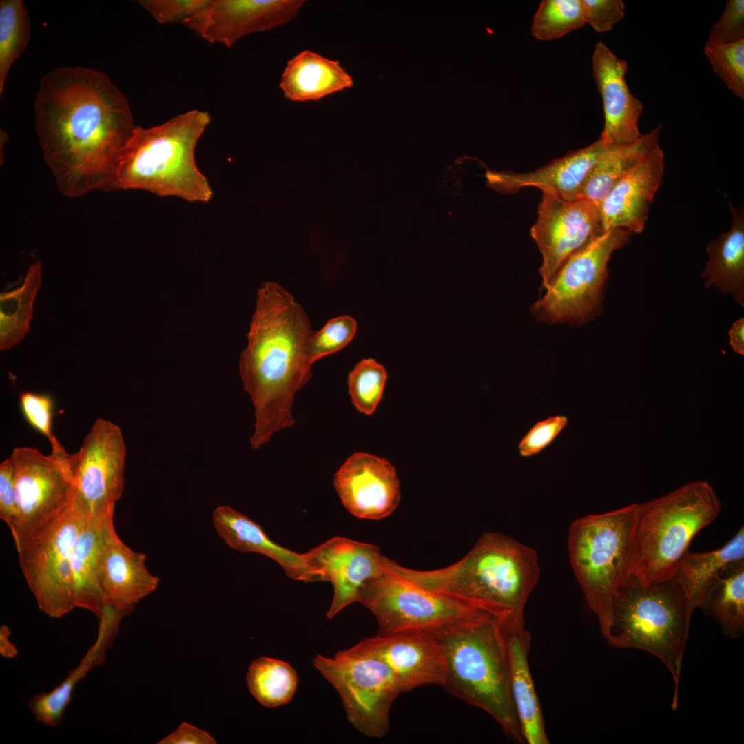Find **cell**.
<instances>
[{"instance_id":"6da1fadb","label":"cell","mask_w":744,"mask_h":744,"mask_svg":"<svg viewBox=\"0 0 744 744\" xmlns=\"http://www.w3.org/2000/svg\"><path fill=\"white\" fill-rule=\"evenodd\" d=\"M34 110L44 160L63 195L119 189L120 158L137 125L107 74L83 66L54 68L40 81Z\"/></svg>"},{"instance_id":"7a4b0ae2","label":"cell","mask_w":744,"mask_h":744,"mask_svg":"<svg viewBox=\"0 0 744 744\" xmlns=\"http://www.w3.org/2000/svg\"><path fill=\"white\" fill-rule=\"evenodd\" d=\"M242 352L239 370L254 407L252 448L258 449L278 431L294 424L295 393L311 376L307 340L312 332L302 307L280 285L265 282Z\"/></svg>"},{"instance_id":"3957f363","label":"cell","mask_w":744,"mask_h":744,"mask_svg":"<svg viewBox=\"0 0 744 744\" xmlns=\"http://www.w3.org/2000/svg\"><path fill=\"white\" fill-rule=\"evenodd\" d=\"M399 575L432 592L473 605L499 621L524 620L538 581L535 550L507 535L484 533L459 561L440 569L417 570L387 559Z\"/></svg>"},{"instance_id":"277c9868","label":"cell","mask_w":744,"mask_h":744,"mask_svg":"<svg viewBox=\"0 0 744 744\" xmlns=\"http://www.w3.org/2000/svg\"><path fill=\"white\" fill-rule=\"evenodd\" d=\"M433 632L444 650L442 687L490 714L508 738L524 743L511 694L508 650L500 621L487 614Z\"/></svg>"},{"instance_id":"5b68a950","label":"cell","mask_w":744,"mask_h":744,"mask_svg":"<svg viewBox=\"0 0 744 744\" xmlns=\"http://www.w3.org/2000/svg\"><path fill=\"white\" fill-rule=\"evenodd\" d=\"M210 122L208 112L193 110L149 128L136 126L120 158L119 189L209 202L213 190L196 165L195 149Z\"/></svg>"},{"instance_id":"8992f818","label":"cell","mask_w":744,"mask_h":744,"mask_svg":"<svg viewBox=\"0 0 744 744\" xmlns=\"http://www.w3.org/2000/svg\"><path fill=\"white\" fill-rule=\"evenodd\" d=\"M721 509L712 486L700 480L637 504L623 581L650 584L673 577L694 537L718 517Z\"/></svg>"},{"instance_id":"52a82bcc","label":"cell","mask_w":744,"mask_h":744,"mask_svg":"<svg viewBox=\"0 0 744 744\" xmlns=\"http://www.w3.org/2000/svg\"><path fill=\"white\" fill-rule=\"evenodd\" d=\"M693 611L674 577L650 584L623 581L612 601L603 636L617 648H638L659 659L674 681L672 709L678 706L679 683Z\"/></svg>"},{"instance_id":"ba28073f","label":"cell","mask_w":744,"mask_h":744,"mask_svg":"<svg viewBox=\"0 0 744 744\" xmlns=\"http://www.w3.org/2000/svg\"><path fill=\"white\" fill-rule=\"evenodd\" d=\"M637 503L575 520L568 548L576 578L604 636L610 622L613 596L623 581Z\"/></svg>"},{"instance_id":"9c48e42d","label":"cell","mask_w":744,"mask_h":744,"mask_svg":"<svg viewBox=\"0 0 744 744\" xmlns=\"http://www.w3.org/2000/svg\"><path fill=\"white\" fill-rule=\"evenodd\" d=\"M313 663L338 692L347 718L364 736L380 738L389 730L391 706L402 693L389 668L357 645Z\"/></svg>"},{"instance_id":"30bf717a","label":"cell","mask_w":744,"mask_h":744,"mask_svg":"<svg viewBox=\"0 0 744 744\" xmlns=\"http://www.w3.org/2000/svg\"><path fill=\"white\" fill-rule=\"evenodd\" d=\"M386 559L385 557L383 571L366 584L359 600L375 617L378 634L434 632L457 622L490 614L468 603L415 584L393 570Z\"/></svg>"},{"instance_id":"8fae6325","label":"cell","mask_w":744,"mask_h":744,"mask_svg":"<svg viewBox=\"0 0 744 744\" xmlns=\"http://www.w3.org/2000/svg\"><path fill=\"white\" fill-rule=\"evenodd\" d=\"M630 234L623 229H610L572 254L535 303L533 312L551 323L580 324L592 318L600 309L611 255Z\"/></svg>"},{"instance_id":"7c38bea8","label":"cell","mask_w":744,"mask_h":744,"mask_svg":"<svg viewBox=\"0 0 744 744\" xmlns=\"http://www.w3.org/2000/svg\"><path fill=\"white\" fill-rule=\"evenodd\" d=\"M10 457L15 469L18 518L12 537L18 552L70 508L74 496L72 454L45 455L23 446L15 448Z\"/></svg>"},{"instance_id":"4fadbf2b","label":"cell","mask_w":744,"mask_h":744,"mask_svg":"<svg viewBox=\"0 0 744 744\" xmlns=\"http://www.w3.org/2000/svg\"><path fill=\"white\" fill-rule=\"evenodd\" d=\"M88 515L72 502L56 523L28 540L18 551L28 586L39 608L60 618L76 608L71 559L75 540Z\"/></svg>"},{"instance_id":"5bb4252c","label":"cell","mask_w":744,"mask_h":744,"mask_svg":"<svg viewBox=\"0 0 744 744\" xmlns=\"http://www.w3.org/2000/svg\"><path fill=\"white\" fill-rule=\"evenodd\" d=\"M126 448L120 427L97 419L72 454L73 502L88 516L114 511L125 484Z\"/></svg>"},{"instance_id":"9a60e30c","label":"cell","mask_w":744,"mask_h":744,"mask_svg":"<svg viewBox=\"0 0 744 744\" xmlns=\"http://www.w3.org/2000/svg\"><path fill=\"white\" fill-rule=\"evenodd\" d=\"M603 232L599 208L580 198L568 201L543 193L530 229L542 255L539 273L547 287L564 262Z\"/></svg>"},{"instance_id":"2e32d148","label":"cell","mask_w":744,"mask_h":744,"mask_svg":"<svg viewBox=\"0 0 744 744\" xmlns=\"http://www.w3.org/2000/svg\"><path fill=\"white\" fill-rule=\"evenodd\" d=\"M318 581H329L333 596L327 617L332 619L350 604L384 570V556L373 544L333 537L304 552Z\"/></svg>"},{"instance_id":"e0dca14e","label":"cell","mask_w":744,"mask_h":744,"mask_svg":"<svg viewBox=\"0 0 744 744\" xmlns=\"http://www.w3.org/2000/svg\"><path fill=\"white\" fill-rule=\"evenodd\" d=\"M302 0H209L184 25L211 43L231 48L249 34L271 30L294 19Z\"/></svg>"},{"instance_id":"ac0fdd59","label":"cell","mask_w":744,"mask_h":744,"mask_svg":"<svg viewBox=\"0 0 744 744\" xmlns=\"http://www.w3.org/2000/svg\"><path fill=\"white\" fill-rule=\"evenodd\" d=\"M356 645L389 668L402 693L424 685L442 687L444 683V650L433 632L378 634Z\"/></svg>"},{"instance_id":"d6986e66","label":"cell","mask_w":744,"mask_h":744,"mask_svg":"<svg viewBox=\"0 0 744 744\" xmlns=\"http://www.w3.org/2000/svg\"><path fill=\"white\" fill-rule=\"evenodd\" d=\"M333 484L345 508L359 519L385 518L400 501L395 467L386 459L369 453L351 455L336 472Z\"/></svg>"},{"instance_id":"ffe728a7","label":"cell","mask_w":744,"mask_h":744,"mask_svg":"<svg viewBox=\"0 0 744 744\" xmlns=\"http://www.w3.org/2000/svg\"><path fill=\"white\" fill-rule=\"evenodd\" d=\"M627 62L618 58L602 41L592 54V74L601 94L605 123L600 139L606 145L623 144L638 139L643 104L630 92L626 81Z\"/></svg>"},{"instance_id":"44dd1931","label":"cell","mask_w":744,"mask_h":744,"mask_svg":"<svg viewBox=\"0 0 744 744\" xmlns=\"http://www.w3.org/2000/svg\"><path fill=\"white\" fill-rule=\"evenodd\" d=\"M665 155L656 147L610 190L599 206L604 231H643L649 209L663 178Z\"/></svg>"},{"instance_id":"7402d4cb","label":"cell","mask_w":744,"mask_h":744,"mask_svg":"<svg viewBox=\"0 0 744 744\" xmlns=\"http://www.w3.org/2000/svg\"><path fill=\"white\" fill-rule=\"evenodd\" d=\"M606 147L599 138L583 149L557 158L535 171L524 173L488 172L486 178L494 188L514 192L533 187L543 193L572 201L579 199L583 183Z\"/></svg>"},{"instance_id":"603a6c76","label":"cell","mask_w":744,"mask_h":744,"mask_svg":"<svg viewBox=\"0 0 744 744\" xmlns=\"http://www.w3.org/2000/svg\"><path fill=\"white\" fill-rule=\"evenodd\" d=\"M133 610L103 605L97 617L99 628L96 640L79 665L52 690L40 692L30 699L29 707L38 723L50 727H56L61 724L75 687L92 669L105 662L106 652L118 633L122 619Z\"/></svg>"},{"instance_id":"cb8c5ba5","label":"cell","mask_w":744,"mask_h":744,"mask_svg":"<svg viewBox=\"0 0 744 744\" xmlns=\"http://www.w3.org/2000/svg\"><path fill=\"white\" fill-rule=\"evenodd\" d=\"M500 622L508 650L512 697L524 741L548 744L541 706L528 663L530 634L525 628L524 621L510 619Z\"/></svg>"},{"instance_id":"d4e9b609","label":"cell","mask_w":744,"mask_h":744,"mask_svg":"<svg viewBox=\"0 0 744 744\" xmlns=\"http://www.w3.org/2000/svg\"><path fill=\"white\" fill-rule=\"evenodd\" d=\"M146 555L127 546L114 533L107 544L100 571L103 604L134 609L153 592L160 579L145 566Z\"/></svg>"},{"instance_id":"484cf974","label":"cell","mask_w":744,"mask_h":744,"mask_svg":"<svg viewBox=\"0 0 744 744\" xmlns=\"http://www.w3.org/2000/svg\"><path fill=\"white\" fill-rule=\"evenodd\" d=\"M212 521L216 531L231 548L272 559L293 580L318 581L304 553H297L277 544L259 524L233 508L217 507L213 512Z\"/></svg>"},{"instance_id":"4316f807","label":"cell","mask_w":744,"mask_h":744,"mask_svg":"<svg viewBox=\"0 0 744 744\" xmlns=\"http://www.w3.org/2000/svg\"><path fill=\"white\" fill-rule=\"evenodd\" d=\"M114 511L88 516L72 549L71 568L76 608L96 617L103 606L100 571L109 539L115 533Z\"/></svg>"},{"instance_id":"83f0119b","label":"cell","mask_w":744,"mask_h":744,"mask_svg":"<svg viewBox=\"0 0 744 744\" xmlns=\"http://www.w3.org/2000/svg\"><path fill=\"white\" fill-rule=\"evenodd\" d=\"M353 85L338 61L309 50L288 61L280 82L285 97L292 101H317Z\"/></svg>"},{"instance_id":"f1b7e54d","label":"cell","mask_w":744,"mask_h":744,"mask_svg":"<svg viewBox=\"0 0 744 744\" xmlns=\"http://www.w3.org/2000/svg\"><path fill=\"white\" fill-rule=\"evenodd\" d=\"M732 214L730 229L712 240L707 247L708 260L700 277L704 287L716 288L730 295L744 307V209L729 203Z\"/></svg>"},{"instance_id":"f546056e","label":"cell","mask_w":744,"mask_h":744,"mask_svg":"<svg viewBox=\"0 0 744 744\" xmlns=\"http://www.w3.org/2000/svg\"><path fill=\"white\" fill-rule=\"evenodd\" d=\"M659 125L634 141L606 147L581 187L579 199L599 206L613 186L636 165L659 146Z\"/></svg>"},{"instance_id":"4dcf8cb0","label":"cell","mask_w":744,"mask_h":744,"mask_svg":"<svg viewBox=\"0 0 744 744\" xmlns=\"http://www.w3.org/2000/svg\"><path fill=\"white\" fill-rule=\"evenodd\" d=\"M744 559V526L722 547L707 552H687L674 577L681 585L694 612L719 575L734 562Z\"/></svg>"},{"instance_id":"1f68e13d","label":"cell","mask_w":744,"mask_h":744,"mask_svg":"<svg viewBox=\"0 0 744 744\" xmlns=\"http://www.w3.org/2000/svg\"><path fill=\"white\" fill-rule=\"evenodd\" d=\"M699 608L730 637L744 629V559L728 566L710 587Z\"/></svg>"},{"instance_id":"d6a6232c","label":"cell","mask_w":744,"mask_h":744,"mask_svg":"<svg viewBox=\"0 0 744 744\" xmlns=\"http://www.w3.org/2000/svg\"><path fill=\"white\" fill-rule=\"evenodd\" d=\"M41 284V263L32 264L19 287L0 294V349L17 344L30 330L33 303Z\"/></svg>"},{"instance_id":"836d02e7","label":"cell","mask_w":744,"mask_h":744,"mask_svg":"<svg viewBox=\"0 0 744 744\" xmlns=\"http://www.w3.org/2000/svg\"><path fill=\"white\" fill-rule=\"evenodd\" d=\"M298 683L297 672L289 663L271 657L256 659L247 674L250 693L262 705L269 708L289 703Z\"/></svg>"},{"instance_id":"e575fe53","label":"cell","mask_w":744,"mask_h":744,"mask_svg":"<svg viewBox=\"0 0 744 744\" xmlns=\"http://www.w3.org/2000/svg\"><path fill=\"white\" fill-rule=\"evenodd\" d=\"M31 21L21 0L0 1V96L13 63L21 56L30 38Z\"/></svg>"},{"instance_id":"d590c367","label":"cell","mask_w":744,"mask_h":744,"mask_svg":"<svg viewBox=\"0 0 744 744\" xmlns=\"http://www.w3.org/2000/svg\"><path fill=\"white\" fill-rule=\"evenodd\" d=\"M585 23L581 0H544L535 14L531 32L539 40H552Z\"/></svg>"},{"instance_id":"8d00e7d4","label":"cell","mask_w":744,"mask_h":744,"mask_svg":"<svg viewBox=\"0 0 744 744\" xmlns=\"http://www.w3.org/2000/svg\"><path fill=\"white\" fill-rule=\"evenodd\" d=\"M383 365L373 358L362 359L348 375L349 393L356 409L371 415L380 402L387 380Z\"/></svg>"},{"instance_id":"74e56055","label":"cell","mask_w":744,"mask_h":744,"mask_svg":"<svg viewBox=\"0 0 744 744\" xmlns=\"http://www.w3.org/2000/svg\"><path fill=\"white\" fill-rule=\"evenodd\" d=\"M705 54L728 89L744 99V40L725 44L706 43Z\"/></svg>"},{"instance_id":"f35d334b","label":"cell","mask_w":744,"mask_h":744,"mask_svg":"<svg viewBox=\"0 0 744 744\" xmlns=\"http://www.w3.org/2000/svg\"><path fill=\"white\" fill-rule=\"evenodd\" d=\"M356 330L355 319L344 315L330 319L321 329L312 331L307 340L310 361L313 363L345 347L355 336Z\"/></svg>"},{"instance_id":"ab89813d","label":"cell","mask_w":744,"mask_h":744,"mask_svg":"<svg viewBox=\"0 0 744 744\" xmlns=\"http://www.w3.org/2000/svg\"><path fill=\"white\" fill-rule=\"evenodd\" d=\"M19 406L26 421L35 430L45 436L52 447V453L59 457L70 454L59 443L52 430L53 401L47 394L23 392L19 396Z\"/></svg>"},{"instance_id":"60d3db41","label":"cell","mask_w":744,"mask_h":744,"mask_svg":"<svg viewBox=\"0 0 744 744\" xmlns=\"http://www.w3.org/2000/svg\"><path fill=\"white\" fill-rule=\"evenodd\" d=\"M568 425L566 415L551 416L536 422L523 436L518 444L522 457L537 455L550 446Z\"/></svg>"},{"instance_id":"b9f144b4","label":"cell","mask_w":744,"mask_h":744,"mask_svg":"<svg viewBox=\"0 0 744 744\" xmlns=\"http://www.w3.org/2000/svg\"><path fill=\"white\" fill-rule=\"evenodd\" d=\"M209 0H141L138 3L160 24H185Z\"/></svg>"},{"instance_id":"7bdbcfd3","label":"cell","mask_w":744,"mask_h":744,"mask_svg":"<svg viewBox=\"0 0 744 744\" xmlns=\"http://www.w3.org/2000/svg\"><path fill=\"white\" fill-rule=\"evenodd\" d=\"M744 40V1L729 0L708 34L707 43L725 44Z\"/></svg>"},{"instance_id":"ee69618b","label":"cell","mask_w":744,"mask_h":744,"mask_svg":"<svg viewBox=\"0 0 744 744\" xmlns=\"http://www.w3.org/2000/svg\"><path fill=\"white\" fill-rule=\"evenodd\" d=\"M585 23L595 31H610L624 17L626 6L621 0H581Z\"/></svg>"},{"instance_id":"f6af8a7d","label":"cell","mask_w":744,"mask_h":744,"mask_svg":"<svg viewBox=\"0 0 744 744\" xmlns=\"http://www.w3.org/2000/svg\"><path fill=\"white\" fill-rule=\"evenodd\" d=\"M0 517L14 533L18 518L15 469L9 457L0 464Z\"/></svg>"},{"instance_id":"bcb514c9","label":"cell","mask_w":744,"mask_h":744,"mask_svg":"<svg viewBox=\"0 0 744 744\" xmlns=\"http://www.w3.org/2000/svg\"><path fill=\"white\" fill-rule=\"evenodd\" d=\"M158 744H215L216 740L206 731L187 722L182 723Z\"/></svg>"},{"instance_id":"7dc6e473","label":"cell","mask_w":744,"mask_h":744,"mask_svg":"<svg viewBox=\"0 0 744 744\" xmlns=\"http://www.w3.org/2000/svg\"><path fill=\"white\" fill-rule=\"evenodd\" d=\"M729 344L732 350L739 354H744V318L736 320L729 330Z\"/></svg>"},{"instance_id":"c3c4849f","label":"cell","mask_w":744,"mask_h":744,"mask_svg":"<svg viewBox=\"0 0 744 744\" xmlns=\"http://www.w3.org/2000/svg\"><path fill=\"white\" fill-rule=\"evenodd\" d=\"M10 630L6 625L0 627V654L5 659H13L18 654L17 648L9 639Z\"/></svg>"}]
</instances>
